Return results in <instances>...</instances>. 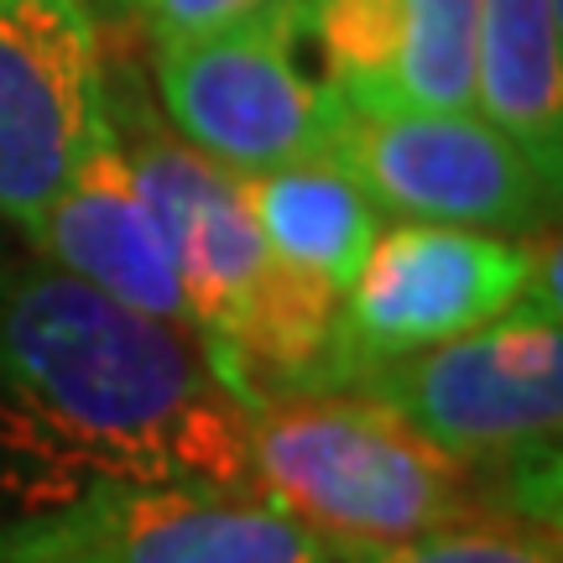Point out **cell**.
<instances>
[{"mask_svg": "<svg viewBox=\"0 0 563 563\" xmlns=\"http://www.w3.org/2000/svg\"><path fill=\"white\" fill-rule=\"evenodd\" d=\"M0 460L42 506L89 485L251 490L245 402L199 340L58 266L0 272Z\"/></svg>", "mask_w": 563, "mask_h": 563, "instance_id": "cell-1", "label": "cell"}, {"mask_svg": "<svg viewBox=\"0 0 563 563\" xmlns=\"http://www.w3.org/2000/svg\"><path fill=\"white\" fill-rule=\"evenodd\" d=\"M251 490L329 553L412 543L496 511L501 490L365 386L282 391L245 412Z\"/></svg>", "mask_w": 563, "mask_h": 563, "instance_id": "cell-2", "label": "cell"}, {"mask_svg": "<svg viewBox=\"0 0 563 563\" xmlns=\"http://www.w3.org/2000/svg\"><path fill=\"white\" fill-rule=\"evenodd\" d=\"M391 402L422 439L481 475L501 470L511 511H559V422H563V329L538 302H511L501 319L460 340L371 365L361 382Z\"/></svg>", "mask_w": 563, "mask_h": 563, "instance_id": "cell-3", "label": "cell"}, {"mask_svg": "<svg viewBox=\"0 0 563 563\" xmlns=\"http://www.w3.org/2000/svg\"><path fill=\"white\" fill-rule=\"evenodd\" d=\"M152 74L173 136L235 178L329 157L344 115L329 84L302 63L292 0H266L203 37L162 42L152 47Z\"/></svg>", "mask_w": 563, "mask_h": 563, "instance_id": "cell-4", "label": "cell"}, {"mask_svg": "<svg viewBox=\"0 0 563 563\" xmlns=\"http://www.w3.org/2000/svg\"><path fill=\"white\" fill-rule=\"evenodd\" d=\"M329 162L361 183L382 214L464 224L490 235H532L553 209V183L517 141L475 110H344Z\"/></svg>", "mask_w": 563, "mask_h": 563, "instance_id": "cell-5", "label": "cell"}, {"mask_svg": "<svg viewBox=\"0 0 563 563\" xmlns=\"http://www.w3.org/2000/svg\"><path fill=\"white\" fill-rule=\"evenodd\" d=\"M0 563H329V548L256 490L89 485L0 527Z\"/></svg>", "mask_w": 563, "mask_h": 563, "instance_id": "cell-6", "label": "cell"}, {"mask_svg": "<svg viewBox=\"0 0 563 563\" xmlns=\"http://www.w3.org/2000/svg\"><path fill=\"white\" fill-rule=\"evenodd\" d=\"M110 131V68L89 0H0V220L32 241Z\"/></svg>", "mask_w": 563, "mask_h": 563, "instance_id": "cell-7", "label": "cell"}, {"mask_svg": "<svg viewBox=\"0 0 563 563\" xmlns=\"http://www.w3.org/2000/svg\"><path fill=\"white\" fill-rule=\"evenodd\" d=\"M538 245L464 224L407 220L371 241L344 292V350L361 382L371 365L460 340L522 302Z\"/></svg>", "mask_w": 563, "mask_h": 563, "instance_id": "cell-8", "label": "cell"}, {"mask_svg": "<svg viewBox=\"0 0 563 563\" xmlns=\"http://www.w3.org/2000/svg\"><path fill=\"white\" fill-rule=\"evenodd\" d=\"M115 131H121L125 162L136 173L141 199L152 209L157 235L178 272L188 334L199 340L203 361H214L235 340V329L245 323L272 272V251L241 199V178L214 167L173 131H162L141 110L136 95H131V131L121 121Z\"/></svg>", "mask_w": 563, "mask_h": 563, "instance_id": "cell-9", "label": "cell"}, {"mask_svg": "<svg viewBox=\"0 0 563 563\" xmlns=\"http://www.w3.org/2000/svg\"><path fill=\"white\" fill-rule=\"evenodd\" d=\"M32 245H42L58 272L89 282L95 292L188 334L178 272L157 235L152 209L141 199L136 173L125 162L115 115H110V131L84 152L74 178L63 183V194L47 203Z\"/></svg>", "mask_w": 563, "mask_h": 563, "instance_id": "cell-10", "label": "cell"}, {"mask_svg": "<svg viewBox=\"0 0 563 563\" xmlns=\"http://www.w3.org/2000/svg\"><path fill=\"white\" fill-rule=\"evenodd\" d=\"M475 110L522 146L553 188L563 173V0H481Z\"/></svg>", "mask_w": 563, "mask_h": 563, "instance_id": "cell-11", "label": "cell"}, {"mask_svg": "<svg viewBox=\"0 0 563 563\" xmlns=\"http://www.w3.org/2000/svg\"><path fill=\"white\" fill-rule=\"evenodd\" d=\"M241 199L262 230L272 256L319 272L350 292L371 241L382 235V209L361 194V183L329 157L272 167L241 178Z\"/></svg>", "mask_w": 563, "mask_h": 563, "instance_id": "cell-12", "label": "cell"}, {"mask_svg": "<svg viewBox=\"0 0 563 563\" xmlns=\"http://www.w3.org/2000/svg\"><path fill=\"white\" fill-rule=\"evenodd\" d=\"M292 21L298 42L313 47V74L350 115L402 110V0H292Z\"/></svg>", "mask_w": 563, "mask_h": 563, "instance_id": "cell-13", "label": "cell"}, {"mask_svg": "<svg viewBox=\"0 0 563 563\" xmlns=\"http://www.w3.org/2000/svg\"><path fill=\"white\" fill-rule=\"evenodd\" d=\"M475 21L481 0H402V110H475Z\"/></svg>", "mask_w": 563, "mask_h": 563, "instance_id": "cell-14", "label": "cell"}, {"mask_svg": "<svg viewBox=\"0 0 563 563\" xmlns=\"http://www.w3.org/2000/svg\"><path fill=\"white\" fill-rule=\"evenodd\" d=\"M334 563H563L559 522H538L527 511L496 506L485 517L439 527L412 543H386V548H350V553H329Z\"/></svg>", "mask_w": 563, "mask_h": 563, "instance_id": "cell-15", "label": "cell"}, {"mask_svg": "<svg viewBox=\"0 0 563 563\" xmlns=\"http://www.w3.org/2000/svg\"><path fill=\"white\" fill-rule=\"evenodd\" d=\"M262 5L266 0H104V11L131 21L152 47L220 32V26L251 16V11H262Z\"/></svg>", "mask_w": 563, "mask_h": 563, "instance_id": "cell-16", "label": "cell"}, {"mask_svg": "<svg viewBox=\"0 0 563 563\" xmlns=\"http://www.w3.org/2000/svg\"><path fill=\"white\" fill-rule=\"evenodd\" d=\"M329 563H334V559H329Z\"/></svg>", "mask_w": 563, "mask_h": 563, "instance_id": "cell-17", "label": "cell"}]
</instances>
